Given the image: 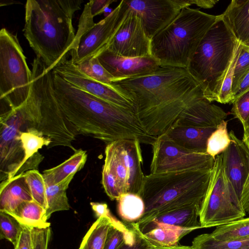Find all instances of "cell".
Listing matches in <instances>:
<instances>
[{
  "instance_id": "obj_1",
  "label": "cell",
  "mask_w": 249,
  "mask_h": 249,
  "mask_svg": "<svg viewBox=\"0 0 249 249\" xmlns=\"http://www.w3.org/2000/svg\"><path fill=\"white\" fill-rule=\"evenodd\" d=\"M111 85L133 104L144 130L156 137L166 133L187 107L205 98L188 69L180 67L160 66L151 72L114 79Z\"/></svg>"
},
{
  "instance_id": "obj_2",
  "label": "cell",
  "mask_w": 249,
  "mask_h": 249,
  "mask_svg": "<svg viewBox=\"0 0 249 249\" xmlns=\"http://www.w3.org/2000/svg\"><path fill=\"white\" fill-rule=\"evenodd\" d=\"M54 92L69 121L80 134L107 144L121 139L152 145L157 137L147 133L136 114L71 85L52 71Z\"/></svg>"
},
{
  "instance_id": "obj_3",
  "label": "cell",
  "mask_w": 249,
  "mask_h": 249,
  "mask_svg": "<svg viewBox=\"0 0 249 249\" xmlns=\"http://www.w3.org/2000/svg\"><path fill=\"white\" fill-rule=\"evenodd\" d=\"M82 0H28L23 32L36 56L48 71L68 60L74 43L72 25Z\"/></svg>"
},
{
  "instance_id": "obj_4",
  "label": "cell",
  "mask_w": 249,
  "mask_h": 249,
  "mask_svg": "<svg viewBox=\"0 0 249 249\" xmlns=\"http://www.w3.org/2000/svg\"><path fill=\"white\" fill-rule=\"evenodd\" d=\"M32 65L29 95L20 106L27 127L34 128L52 141L49 148L63 146L76 150L72 142L80 134L69 121L55 97L52 71L37 56Z\"/></svg>"
},
{
  "instance_id": "obj_5",
  "label": "cell",
  "mask_w": 249,
  "mask_h": 249,
  "mask_svg": "<svg viewBox=\"0 0 249 249\" xmlns=\"http://www.w3.org/2000/svg\"><path fill=\"white\" fill-rule=\"evenodd\" d=\"M212 170H187L144 176L139 196L144 201L145 211L135 223L142 224L168 211L201 204Z\"/></svg>"
},
{
  "instance_id": "obj_6",
  "label": "cell",
  "mask_w": 249,
  "mask_h": 249,
  "mask_svg": "<svg viewBox=\"0 0 249 249\" xmlns=\"http://www.w3.org/2000/svg\"><path fill=\"white\" fill-rule=\"evenodd\" d=\"M218 16L183 8L150 42V54L161 66L187 68L198 46Z\"/></svg>"
},
{
  "instance_id": "obj_7",
  "label": "cell",
  "mask_w": 249,
  "mask_h": 249,
  "mask_svg": "<svg viewBox=\"0 0 249 249\" xmlns=\"http://www.w3.org/2000/svg\"><path fill=\"white\" fill-rule=\"evenodd\" d=\"M237 42L219 15L202 39L187 68L200 85L205 98L210 102L218 101Z\"/></svg>"
},
{
  "instance_id": "obj_8",
  "label": "cell",
  "mask_w": 249,
  "mask_h": 249,
  "mask_svg": "<svg viewBox=\"0 0 249 249\" xmlns=\"http://www.w3.org/2000/svg\"><path fill=\"white\" fill-rule=\"evenodd\" d=\"M32 71L16 35L0 31V100L10 109L23 104L31 87Z\"/></svg>"
},
{
  "instance_id": "obj_9",
  "label": "cell",
  "mask_w": 249,
  "mask_h": 249,
  "mask_svg": "<svg viewBox=\"0 0 249 249\" xmlns=\"http://www.w3.org/2000/svg\"><path fill=\"white\" fill-rule=\"evenodd\" d=\"M246 213L224 167L222 153L214 160L209 182L200 205L202 228L217 227L244 218Z\"/></svg>"
},
{
  "instance_id": "obj_10",
  "label": "cell",
  "mask_w": 249,
  "mask_h": 249,
  "mask_svg": "<svg viewBox=\"0 0 249 249\" xmlns=\"http://www.w3.org/2000/svg\"><path fill=\"white\" fill-rule=\"evenodd\" d=\"M140 142L121 139L107 144L104 164L116 176L124 193L140 195L144 175Z\"/></svg>"
},
{
  "instance_id": "obj_11",
  "label": "cell",
  "mask_w": 249,
  "mask_h": 249,
  "mask_svg": "<svg viewBox=\"0 0 249 249\" xmlns=\"http://www.w3.org/2000/svg\"><path fill=\"white\" fill-rule=\"evenodd\" d=\"M150 174L187 170L212 169L215 159L207 153H196L182 148L165 134L157 137L152 145Z\"/></svg>"
},
{
  "instance_id": "obj_12",
  "label": "cell",
  "mask_w": 249,
  "mask_h": 249,
  "mask_svg": "<svg viewBox=\"0 0 249 249\" xmlns=\"http://www.w3.org/2000/svg\"><path fill=\"white\" fill-rule=\"evenodd\" d=\"M26 127L20 107L1 112L0 116V180L17 175L24 158L20 138Z\"/></svg>"
},
{
  "instance_id": "obj_13",
  "label": "cell",
  "mask_w": 249,
  "mask_h": 249,
  "mask_svg": "<svg viewBox=\"0 0 249 249\" xmlns=\"http://www.w3.org/2000/svg\"><path fill=\"white\" fill-rule=\"evenodd\" d=\"M127 9L125 0H121L107 16L87 30L72 46L70 52L71 62L79 65L106 50Z\"/></svg>"
},
{
  "instance_id": "obj_14",
  "label": "cell",
  "mask_w": 249,
  "mask_h": 249,
  "mask_svg": "<svg viewBox=\"0 0 249 249\" xmlns=\"http://www.w3.org/2000/svg\"><path fill=\"white\" fill-rule=\"evenodd\" d=\"M150 42L151 39L144 31L140 17L128 7L107 49L124 57L149 56L151 55Z\"/></svg>"
},
{
  "instance_id": "obj_15",
  "label": "cell",
  "mask_w": 249,
  "mask_h": 249,
  "mask_svg": "<svg viewBox=\"0 0 249 249\" xmlns=\"http://www.w3.org/2000/svg\"><path fill=\"white\" fill-rule=\"evenodd\" d=\"M129 9L140 17L151 39L169 24L181 9L188 7L183 0H125Z\"/></svg>"
},
{
  "instance_id": "obj_16",
  "label": "cell",
  "mask_w": 249,
  "mask_h": 249,
  "mask_svg": "<svg viewBox=\"0 0 249 249\" xmlns=\"http://www.w3.org/2000/svg\"><path fill=\"white\" fill-rule=\"evenodd\" d=\"M53 71L75 87L118 107L135 113L133 104L112 87L95 80L82 71L71 59L58 65Z\"/></svg>"
},
{
  "instance_id": "obj_17",
  "label": "cell",
  "mask_w": 249,
  "mask_h": 249,
  "mask_svg": "<svg viewBox=\"0 0 249 249\" xmlns=\"http://www.w3.org/2000/svg\"><path fill=\"white\" fill-rule=\"evenodd\" d=\"M97 57L101 65L114 77V80L151 72L160 66L159 62L152 55L124 57L108 49L103 51Z\"/></svg>"
},
{
  "instance_id": "obj_18",
  "label": "cell",
  "mask_w": 249,
  "mask_h": 249,
  "mask_svg": "<svg viewBox=\"0 0 249 249\" xmlns=\"http://www.w3.org/2000/svg\"><path fill=\"white\" fill-rule=\"evenodd\" d=\"M229 135L231 143L222 153L226 174L240 198L249 171V150L233 131Z\"/></svg>"
},
{
  "instance_id": "obj_19",
  "label": "cell",
  "mask_w": 249,
  "mask_h": 249,
  "mask_svg": "<svg viewBox=\"0 0 249 249\" xmlns=\"http://www.w3.org/2000/svg\"><path fill=\"white\" fill-rule=\"evenodd\" d=\"M227 116V113L222 108L204 98L187 107L174 124L196 127H216Z\"/></svg>"
},
{
  "instance_id": "obj_20",
  "label": "cell",
  "mask_w": 249,
  "mask_h": 249,
  "mask_svg": "<svg viewBox=\"0 0 249 249\" xmlns=\"http://www.w3.org/2000/svg\"><path fill=\"white\" fill-rule=\"evenodd\" d=\"M216 127H196L174 124L165 134L189 151L206 153L208 140Z\"/></svg>"
},
{
  "instance_id": "obj_21",
  "label": "cell",
  "mask_w": 249,
  "mask_h": 249,
  "mask_svg": "<svg viewBox=\"0 0 249 249\" xmlns=\"http://www.w3.org/2000/svg\"><path fill=\"white\" fill-rule=\"evenodd\" d=\"M33 200L24 173L1 182L0 212H13L25 201Z\"/></svg>"
},
{
  "instance_id": "obj_22",
  "label": "cell",
  "mask_w": 249,
  "mask_h": 249,
  "mask_svg": "<svg viewBox=\"0 0 249 249\" xmlns=\"http://www.w3.org/2000/svg\"><path fill=\"white\" fill-rule=\"evenodd\" d=\"M236 39L249 42V0H233L221 15Z\"/></svg>"
},
{
  "instance_id": "obj_23",
  "label": "cell",
  "mask_w": 249,
  "mask_h": 249,
  "mask_svg": "<svg viewBox=\"0 0 249 249\" xmlns=\"http://www.w3.org/2000/svg\"><path fill=\"white\" fill-rule=\"evenodd\" d=\"M135 224L148 241L161 247L178 245L183 237L194 231L152 221L141 225Z\"/></svg>"
},
{
  "instance_id": "obj_24",
  "label": "cell",
  "mask_w": 249,
  "mask_h": 249,
  "mask_svg": "<svg viewBox=\"0 0 249 249\" xmlns=\"http://www.w3.org/2000/svg\"><path fill=\"white\" fill-rule=\"evenodd\" d=\"M200 205L193 204L174 209L159 215L152 221L194 231L200 229L202 227L198 219Z\"/></svg>"
},
{
  "instance_id": "obj_25",
  "label": "cell",
  "mask_w": 249,
  "mask_h": 249,
  "mask_svg": "<svg viewBox=\"0 0 249 249\" xmlns=\"http://www.w3.org/2000/svg\"><path fill=\"white\" fill-rule=\"evenodd\" d=\"M87 159L86 151L78 150L63 162L52 168L45 170L42 175L46 184H57L70 175L75 174L83 167Z\"/></svg>"
},
{
  "instance_id": "obj_26",
  "label": "cell",
  "mask_w": 249,
  "mask_h": 249,
  "mask_svg": "<svg viewBox=\"0 0 249 249\" xmlns=\"http://www.w3.org/2000/svg\"><path fill=\"white\" fill-rule=\"evenodd\" d=\"M46 210L34 200L21 203L9 213L21 225L28 227L46 228L50 227L45 217Z\"/></svg>"
},
{
  "instance_id": "obj_27",
  "label": "cell",
  "mask_w": 249,
  "mask_h": 249,
  "mask_svg": "<svg viewBox=\"0 0 249 249\" xmlns=\"http://www.w3.org/2000/svg\"><path fill=\"white\" fill-rule=\"evenodd\" d=\"M75 174L70 175L59 183L46 185L47 208L45 217L48 220L54 212L69 210L70 208L66 191Z\"/></svg>"
},
{
  "instance_id": "obj_28",
  "label": "cell",
  "mask_w": 249,
  "mask_h": 249,
  "mask_svg": "<svg viewBox=\"0 0 249 249\" xmlns=\"http://www.w3.org/2000/svg\"><path fill=\"white\" fill-rule=\"evenodd\" d=\"M117 201L118 214L124 221L130 223L136 222L143 216L145 204L139 195L124 193Z\"/></svg>"
},
{
  "instance_id": "obj_29",
  "label": "cell",
  "mask_w": 249,
  "mask_h": 249,
  "mask_svg": "<svg viewBox=\"0 0 249 249\" xmlns=\"http://www.w3.org/2000/svg\"><path fill=\"white\" fill-rule=\"evenodd\" d=\"M111 226L112 224L107 217L98 218L84 236L79 249H104Z\"/></svg>"
},
{
  "instance_id": "obj_30",
  "label": "cell",
  "mask_w": 249,
  "mask_h": 249,
  "mask_svg": "<svg viewBox=\"0 0 249 249\" xmlns=\"http://www.w3.org/2000/svg\"><path fill=\"white\" fill-rule=\"evenodd\" d=\"M20 138L24 153V158L20 170L28 160L38 153L39 149L43 146L48 148L52 143L50 139L34 128L23 129L21 132Z\"/></svg>"
},
{
  "instance_id": "obj_31",
  "label": "cell",
  "mask_w": 249,
  "mask_h": 249,
  "mask_svg": "<svg viewBox=\"0 0 249 249\" xmlns=\"http://www.w3.org/2000/svg\"><path fill=\"white\" fill-rule=\"evenodd\" d=\"M215 239L229 241L249 238V217L217 226L210 233Z\"/></svg>"
},
{
  "instance_id": "obj_32",
  "label": "cell",
  "mask_w": 249,
  "mask_h": 249,
  "mask_svg": "<svg viewBox=\"0 0 249 249\" xmlns=\"http://www.w3.org/2000/svg\"><path fill=\"white\" fill-rule=\"evenodd\" d=\"M191 246L194 249H249V238L220 241L210 233H204L196 237Z\"/></svg>"
},
{
  "instance_id": "obj_33",
  "label": "cell",
  "mask_w": 249,
  "mask_h": 249,
  "mask_svg": "<svg viewBox=\"0 0 249 249\" xmlns=\"http://www.w3.org/2000/svg\"><path fill=\"white\" fill-rule=\"evenodd\" d=\"M231 139L228 132L227 122L222 121L209 137L206 153L213 158L222 153L229 147Z\"/></svg>"
},
{
  "instance_id": "obj_34",
  "label": "cell",
  "mask_w": 249,
  "mask_h": 249,
  "mask_svg": "<svg viewBox=\"0 0 249 249\" xmlns=\"http://www.w3.org/2000/svg\"><path fill=\"white\" fill-rule=\"evenodd\" d=\"M33 200L47 208L46 184L42 174L36 169L24 173Z\"/></svg>"
},
{
  "instance_id": "obj_35",
  "label": "cell",
  "mask_w": 249,
  "mask_h": 249,
  "mask_svg": "<svg viewBox=\"0 0 249 249\" xmlns=\"http://www.w3.org/2000/svg\"><path fill=\"white\" fill-rule=\"evenodd\" d=\"M77 66L82 71L91 78L112 87L111 83L114 77L101 65L97 56L86 60Z\"/></svg>"
},
{
  "instance_id": "obj_36",
  "label": "cell",
  "mask_w": 249,
  "mask_h": 249,
  "mask_svg": "<svg viewBox=\"0 0 249 249\" xmlns=\"http://www.w3.org/2000/svg\"><path fill=\"white\" fill-rule=\"evenodd\" d=\"M90 204L97 218L101 216L107 217L110 219L114 227L125 234L126 238V244H133L135 242L136 238L135 231L132 228L129 229L127 226L114 217L106 203L91 202Z\"/></svg>"
},
{
  "instance_id": "obj_37",
  "label": "cell",
  "mask_w": 249,
  "mask_h": 249,
  "mask_svg": "<svg viewBox=\"0 0 249 249\" xmlns=\"http://www.w3.org/2000/svg\"><path fill=\"white\" fill-rule=\"evenodd\" d=\"M22 229L21 225L13 216L0 212V238L11 242L16 246Z\"/></svg>"
},
{
  "instance_id": "obj_38",
  "label": "cell",
  "mask_w": 249,
  "mask_h": 249,
  "mask_svg": "<svg viewBox=\"0 0 249 249\" xmlns=\"http://www.w3.org/2000/svg\"><path fill=\"white\" fill-rule=\"evenodd\" d=\"M241 43L238 41L232 59L226 73L218 98V103L232 104L233 97L231 92L232 82L235 66L240 53Z\"/></svg>"
},
{
  "instance_id": "obj_39",
  "label": "cell",
  "mask_w": 249,
  "mask_h": 249,
  "mask_svg": "<svg viewBox=\"0 0 249 249\" xmlns=\"http://www.w3.org/2000/svg\"><path fill=\"white\" fill-rule=\"evenodd\" d=\"M249 72V52L241 43L240 53L235 66L231 86V92L234 97L239 86Z\"/></svg>"
},
{
  "instance_id": "obj_40",
  "label": "cell",
  "mask_w": 249,
  "mask_h": 249,
  "mask_svg": "<svg viewBox=\"0 0 249 249\" xmlns=\"http://www.w3.org/2000/svg\"><path fill=\"white\" fill-rule=\"evenodd\" d=\"M102 183L106 193L112 200H117L124 194L116 176L105 165L102 168Z\"/></svg>"
},
{
  "instance_id": "obj_41",
  "label": "cell",
  "mask_w": 249,
  "mask_h": 249,
  "mask_svg": "<svg viewBox=\"0 0 249 249\" xmlns=\"http://www.w3.org/2000/svg\"><path fill=\"white\" fill-rule=\"evenodd\" d=\"M232 104L231 114L246 129L249 126V90L237 97Z\"/></svg>"
},
{
  "instance_id": "obj_42",
  "label": "cell",
  "mask_w": 249,
  "mask_h": 249,
  "mask_svg": "<svg viewBox=\"0 0 249 249\" xmlns=\"http://www.w3.org/2000/svg\"><path fill=\"white\" fill-rule=\"evenodd\" d=\"M33 249H48L51 239L50 227L46 228H32Z\"/></svg>"
},
{
  "instance_id": "obj_43",
  "label": "cell",
  "mask_w": 249,
  "mask_h": 249,
  "mask_svg": "<svg viewBox=\"0 0 249 249\" xmlns=\"http://www.w3.org/2000/svg\"><path fill=\"white\" fill-rule=\"evenodd\" d=\"M126 242L125 234L111 226L107 236L104 249H119Z\"/></svg>"
},
{
  "instance_id": "obj_44",
  "label": "cell",
  "mask_w": 249,
  "mask_h": 249,
  "mask_svg": "<svg viewBox=\"0 0 249 249\" xmlns=\"http://www.w3.org/2000/svg\"><path fill=\"white\" fill-rule=\"evenodd\" d=\"M14 249H33L32 228L22 225L18 241Z\"/></svg>"
},
{
  "instance_id": "obj_45",
  "label": "cell",
  "mask_w": 249,
  "mask_h": 249,
  "mask_svg": "<svg viewBox=\"0 0 249 249\" xmlns=\"http://www.w3.org/2000/svg\"><path fill=\"white\" fill-rule=\"evenodd\" d=\"M131 228L135 231L136 238L133 244H124L119 249H143L147 245V241L135 222L130 223Z\"/></svg>"
},
{
  "instance_id": "obj_46",
  "label": "cell",
  "mask_w": 249,
  "mask_h": 249,
  "mask_svg": "<svg viewBox=\"0 0 249 249\" xmlns=\"http://www.w3.org/2000/svg\"><path fill=\"white\" fill-rule=\"evenodd\" d=\"M89 1L92 15L96 16L104 13L109 5L115 2L114 0H91Z\"/></svg>"
},
{
  "instance_id": "obj_47",
  "label": "cell",
  "mask_w": 249,
  "mask_h": 249,
  "mask_svg": "<svg viewBox=\"0 0 249 249\" xmlns=\"http://www.w3.org/2000/svg\"><path fill=\"white\" fill-rule=\"evenodd\" d=\"M218 1L217 0H184L188 7L195 4L198 7L203 8H211Z\"/></svg>"
},
{
  "instance_id": "obj_48",
  "label": "cell",
  "mask_w": 249,
  "mask_h": 249,
  "mask_svg": "<svg viewBox=\"0 0 249 249\" xmlns=\"http://www.w3.org/2000/svg\"><path fill=\"white\" fill-rule=\"evenodd\" d=\"M249 90V72L241 81L233 97V101L238 96Z\"/></svg>"
},
{
  "instance_id": "obj_49",
  "label": "cell",
  "mask_w": 249,
  "mask_h": 249,
  "mask_svg": "<svg viewBox=\"0 0 249 249\" xmlns=\"http://www.w3.org/2000/svg\"><path fill=\"white\" fill-rule=\"evenodd\" d=\"M144 238L147 241V245L143 249H194L191 246H189L178 245L171 247L159 246L150 243L144 237Z\"/></svg>"
},
{
  "instance_id": "obj_50",
  "label": "cell",
  "mask_w": 249,
  "mask_h": 249,
  "mask_svg": "<svg viewBox=\"0 0 249 249\" xmlns=\"http://www.w3.org/2000/svg\"><path fill=\"white\" fill-rule=\"evenodd\" d=\"M241 202L246 213H249V193L246 196L241 199Z\"/></svg>"
},
{
  "instance_id": "obj_51",
  "label": "cell",
  "mask_w": 249,
  "mask_h": 249,
  "mask_svg": "<svg viewBox=\"0 0 249 249\" xmlns=\"http://www.w3.org/2000/svg\"><path fill=\"white\" fill-rule=\"evenodd\" d=\"M242 140L249 150V126L244 130V134Z\"/></svg>"
},
{
  "instance_id": "obj_52",
  "label": "cell",
  "mask_w": 249,
  "mask_h": 249,
  "mask_svg": "<svg viewBox=\"0 0 249 249\" xmlns=\"http://www.w3.org/2000/svg\"><path fill=\"white\" fill-rule=\"evenodd\" d=\"M249 193V173H248L247 180L246 181V182L244 184V187H243V189L242 190L241 199L244 197L245 196H246Z\"/></svg>"
},
{
  "instance_id": "obj_53",
  "label": "cell",
  "mask_w": 249,
  "mask_h": 249,
  "mask_svg": "<svg viewBox=\"0 0 249 249\" xmlns=\"http://www.w3.org/2000/svg\"><path fill=\"white\" fill-rule=\"evenodd\" d=\"M17 3H19V2L18 1H13V0H1L0 6L8 5H10V4H13Z\"/></svg>"
},
{
  "instance_id": "obj_54",
  "label": "cell",
  "mask_w": 249,
  "mask_h": 249,
  "mask_svg": "<svg viewBox=\"0 0 249 249\" xmlns=\"http://www.w3.org/2000/svg\"><path fill=\"white\" fill-rule=\"evenodd\" d=\"M242 44L244 45L245 48L249 52V42Z\"/></svg>"
}]
</instances>
